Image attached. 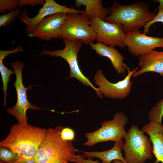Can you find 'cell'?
I'll use <instances>...</instances> for the list:
<instances>
[{
  "label": "cell",
  "instance_id": "cell-4",
  "mask_svg": "<svg viewBox=\"0 0 163 163\" xmlns=\"http://www.w3.org/2000/svg\"><path fill=\"white\" fill-rule=\"evenodd\" d=\"M123 149L126 163H145L153 158L152 146L149 138L139 127L132 125L126 132Z\"/></svg>",
  "mask_w": 163,
  "mask_h": 163
},
{
  "label": "cell",
  "instance_id": "cell-16",
  "mask_svg": "<svg viewBox=\"0 0 163 163\" xmlns=\"http://www.w3.org/2000/svg\"><path fill=\"white\" fill-rule=\"evenodd\" d=\"M141 130L149 135L151 141L152 153L156 158L153 163H163V125L150 121Z\"/></svg>",
  "mask_w": 163,
  "mask_h": 163
},
{
  "label": "cell",
  "instance_id": "cell-29",
  "mask_svg": "<svg viewBox=\"0 0 163 163\" xmlns=\"http://www.w3.org/2000/svg\"><path fill=\"white\" fill-rule=\"evenodd\" d=\"M0 163H4V162H2V161H0Z\"/></svg>",
  "mask_w": 163,
  "mask_h": 163
},
{
  "label": "cell",
  "instance_id": "cell-2",
  "mask_svg": "<svg viewBox=\"0 0 163 163\" xmlns=\"http://www.w3.org/2000/svg\"><path fill=\"white\" fill-rule=\"evenodd\" d=\"M47 129L26 124L13 126L0 147L9 149L19 157L33 159L43 142Z\"/></svg>",
  "mask_w": 163,
  "mask_h": 163
},
{
  "label": "cell",
  "instance_id": "cell-6",
  "mask_svg": "<svg viewBox=\"0 0 163 163\" xmlns=\"http://www.w3.org/2000/svg\"><path fill=\"white\" fill-rule=\"evenodd\" d=\"M128 121V118L123 112H117L112 120L102 122L98 129L86 133L87 140L83 145L93 146L102 142L122 141L126 133L125 126Z\"/></svg>",
  "mask_w": 163,
  "mask_h": 163
},
{
  "label": "cell",
  "instance_id": "cell-22",
  "mask_svg": "<svg viewBox=\"0 0 163 163\" xmlns=\"http://www.w3.org/2000/svg\"><path fill=\"white\" fill-rule=\"evenodd\" d=\"M159 2L158 7V12L156 16L151 21L147 23L143 27L144 34H147L149 31L150 27L153 24L157 22L163 23V0L156 1Z\"/></svg>",
  "mask_w": 163,
  "mask_h": 163
},
{
  "label": "cell",
  "instance_id": "cell-7",
  "mask_svg": "<svg viewBox=\"0 0 163 163\" xmlns=\"http://www.w3.org/2000/svg\"><path fill=\"white\" fill-rule=\"evenodd\" d=\"M65 44L64 48L62 50L51 51L49 50H43L39 54V56L49 55L51 56L61 57L65 59L68 63L70 68L69 77L76 78L79 82L87 86H90L96 92L97 95L103 99L102 94L99 88L93 85L82 73L79 68L77 60V55L82 43L79 40H63Z\"/></svg>",
  "mask_w": 163,
  "mask_h": 163
},
{
  "label": "cell",
  "instance_id": "cell-17",
  "mask_svg": "<svg viewBox=\"0 0 163 163\" xmlns=\"http://www.w3.org/2000/svg\"><path fill=\"white\" fill-rule=\"evenodd\" d=\"M124 142L122 141L115 142L113 147L106 151L100 152H81L83 154L85 158H91L97 157L100 159L101 163H111L115 160H119L126 163L124 158L123 157L122 150L123 149ZM91 163H100L92 161Z\"/></svg>",
  "mask_w": 163,
  "mask_h": 163
},
{
  "label": "cell",
  "instance_id": "cell-24",
  "mask_svg": "<svg viewBox=\"0 0 163 163\" xmlns=\"http://www.w3.org/2000/svg\"><path fill=\"white\" fill-rule=\"evenodd\" d=\"M18 156L11 150L4 147H0L1 161L5 163H12L16 161Z\"/></svg>",
  "mask_w": 163,
  "mask_h": 163
},
{
  "label": "cell",
  "instance_id": "cell-26",
  "mask_svg": "<svg viewBox=\"0 0 163 163\" xmlns=\"http://www.w3.org/2000/svg\"><path fill=\"white\" fill-rule=\"evenodd\" d=\"M45 2L44 0H20L18 8L25 5L34 6L35 5H43Z\"/></svg>",
  "mask_w": 163,
  "mask_h": 163
},
{
  "label": "cell",
  "instance_id": "cell-10",
  "mask_svg": "<svg viewBox=\"0 0 163 163\" xmlns=\"http://www.w3.org/2000/svg\"><path fill=\"white\" fill-rule=\"evenodd\" d=\"M90 20L96 34L97 42L107 46L124 49L126 33L121 24L107 22L97 17Z\"/></svg>",
  "mask_w": 163,
  "mask_h": 163
},
{
  "label": "cell",
  "instance_id": "cell-21",
  "mask_svg": "<svg viewBox=\"0 0 163 163\" xmlns=\"http://www.w3.org/2000/svg\"><path fill=\"white\" fill-rule=\"evenodd\" d=\"M21 12L20 8H18L15 11L0 15V27L8 26L19 15Z\"/></svg>",
  "mask_w": 163,
  "mask_h": 163
},
{
  "label": "cell",
  "instance_id": "cell-9",
  "mask_svg": "<svg viewBox=\"0 0 163 163\" xmlns=\"http://www.w3.org/2000/svg\"><path fill=\"white\" fill-rule=\"evenodd\" d=\"M138 69V67H137L131 71L129 68L127 71V75L123 79L113 83L105 77L102 70L98 69L94 76V82L99 86L101 93L105 97L113 99H122L130 93L133 84L131 78Z\"/></svg>",
  "mask_w": 163,
  "mask_h": 163
},
{
  "label": "cell",
  "instance_id": "cell-15",
  "mask_svg": "<svg viewBox=\"0 0 163 163\" xmlns=\"http://www.w3.org/2000/svg\"><path fill=\"white\" fill-rule=\"evenodd\" d=\"M89 45L91 49L100 56L108 58L118 74H124L129 68L124 62L125 59L122 54L115 47L98 42Z\"/></svg>",
  "mask_w": 163,
  "mask_h": 163
},
{
  "label": "cell",
  "instance_id": "cell-8",
  "mask_svg": "<svg viewBox=\"0 0 163 163\" xmlns=\"http://www.w3.org/2000/svg\"><path fill=\"white\" fill-rule=\"evenodd\" d=\"M14 69L16 78L13 85L15 87L17 94V101L12 108L6 109L7 112L15 117L20 124L27 123L26 112L27 110L32 109L34 110H40L42 108L37 106L33 105L27 98L26 91L28 88L24 86L22 82V70L24 64L18 60L11 63Z\"/></svg>",
  "mask_w": 163,
  "mask_h": 163
},
{
  "label": "cell",
  "instance_id": "cell-28",
  "mask_svg": "<svg viewBox=\"0 0 163 163\" xmlns=\"http://www.w3.org/2000/svg\"><path fill=\"white\" fill-rule=\"evenodd\" d=\"M113 163H125L121 160H115L113 161Z\"/></svg>",
  "mask_w": 163,
  "mask_h": 163
},
{
  "label": "cell",
  "instance_id": "cell-1",
  "mask_svg": "<svg viewBox=\"0 0 163 163\" xmlns=\"http://www.w3.org/2000/svg\"><path fill=\"white\" fill-rule=\"evenodd\" d=\"M63 128L57 126L47 129L44 140L34 158L37 163H85V157L76 154L78 150L72 142L61 138Z\"/></svg>",
  "mask_w": 163,
  "mask_h": 163
},
{
  "label": "cell",
  "instance_id": "cell-3",
  "mask_svg": "<svg viewBox=\"0 0 163 163\" xmlns=\"http://www.w3.org/2000/svg\"><path fill=\"white\" fill-rule=\"evenodd\" d=\"M109 8L110 14L104 21L109 23L121 24L125 33L140 30V28L152 20L157 14L156 12L149 11L147 4L141 2L124 5L115 1Z\"/></svg>",
  "mask_w": 163,
  "mask_h": 163
},
{
  "label": "cell",
  "instance_id": "cell-20",
  "mask_svg": "<svg viewBox=\"0 0 163 163\" xmlns=\"http://www.w3.org/2000/svg\"><path fill=\"white\" fill-rule=\"evenodd\" d=\"M163 117V98L158 101L151 108L148 114L150 121L162 124Z\"/></svg>",
  "mask_w": 163,
  "mask_h": 163
},
{
  "label": "cell",
  "instance_id": "cell-12",
  "mask_svg": "<svg viewBox=\"0 0 163 163\" xmlns=\"http://www.w3.org/2000/svg\"><path fill=\"white\" fill-rule=\"evenodd\" d=\"M124 44L132 55L139 56L155 48H163V37L148 36L140 30L129 32L126 33Z\"/></svg>",
  "mask_w": 163,
  "mask_h": 163
},
{
  "label": "cell",
  "instance_id": "cell-19",
  "mask_svg": "<svg viewBox=\"0 0 163 163\" xmlns=\"http://www.w3.org/2000/svg\"><path fill=\"white\" fill-rule=\"evenodd\" d=\"M5 58L3 56L0 55V72L3 84V90L4 93V106L6 105L7 85L9 82V77L12 74H15L14 71L8 69L3 64V61Z\"/></svg>",
  "mask_w": 163,
  "mask_h": 163
},
{
  "label": "cell",
  "instance_id": "cell-11",
  "mask_svg": "<svg viewBox=\"0 0 163 163\" xmlns=\"http://www.w3.org/2000/svg\"><path fill=\"white\" fill-rule=\"evenodd\" d=\"M85 10H78L72 8L61 5L53 0H46L42 7L38 10V14L33 17L28 16L27 10L21 12L19 19L21 23L26 24L25 31L28 36L30 34L37 25L45 17L58 13L84 14Z\"/></svg>",
  "mask_w": 163,
  "mask_h": 163
},
{
  "label": "cell",
  "instance_id": "cell-5",
  "mask_svg": "<svg viewBox=\"0 0 163 163\" xmlns=\"http://www.w3.org/2000/svg\"><path fill=\"white\" fill-rule=\"evenodd\" d=\"M96 34L89 18L84 14L67 13L63 24L59 38L79 40L85 45L96 40Z\"/></svg>",
  "mask_w": 163,
  "mask_h": 163
},
{
  "label": "cell",
  "instance_id": "cell-18",
  "mask_svg": "<svg viewBox=\"0 0 163 163\" xmlns=\"http://www.w3.org/2000/svg\"><path fill=\"white\" fill-rule=\"evenodd\" d=\"M75 5L79 8L85 7V14L90 20L97 17L103 20L110 14L109 8L104 7L101 0H75Z\"/></svg>",
  "mask_w": 163,
  "mask_h": 163
},
{
  "label": "cell",
  "instance_id": "cell-27",
  "mask_svg": "<svg viewBox=\"0 0 163 163\" xmlns=\"http://www.w3.org/2000/svg\"><path fill=\"white\" fill-rule=\"evenodd\" d=\"M12 163H37L33 159H25L19 157L18 159Z\"/></svg>",
  "mask_w": 163,
  "mask_h": 163
},
{
  "label": "cell",
  "instance_id": "cell-13",
  "mask_svg": "<svg viewBox=\"0 0 163 163\" xmlns=\"http://www.w3.org/2000/svg\"><path fill=\"white\" fill-rule=\"evenodd\" d=\"M67 16V14L58 13L45 17L28 36L46 41L59 38L61 27Z\"/></svg>",
  "mask_w": 163,
  "mask_h": 163
},
{
  "label": "cell",
  "instance_id": "cell-14",
  "mask_svg": "<svg viewBox=\"0 0 163 163\" xmlns=\"http://www.w3.org/2000/svg\"><path fill=\"white\" fill-rule=\"evenodd\" d=\"M139 65L140 69L133 74L136 77L146 72H155L163 76V51L152 50L139 56Z\"/></svg>",
  "mask_w": 163,
  "mask_h": 163
},
{
  "label": "cell",
  "instance_id": "cell-23",
  "mask_svg": "<svg viewBox=\"0 0 163 163\" xmlns=\"http://www.w3.org/2000/svg\"><path fill=\"white\" fill-rule=\"evenodd\" d=\"M20 0H0V12L5 14L7 11L10 12L16 10L19 7Z\"/></svg>",
  "mask_w": 163,
  "mask_h": 163
},
{
  "label": "cell",
  "instance_id": "cell-25",
  "mask_svg": "<svg viewBox=\"0 0 163 163\" xmlns=\"http://www.w3.org/2000/svg\"><path fill=\"white\" fill-rule=\"evenodd\" d=\"M75 136L74 131L69 128L64 127L61 132V138L64 141L73 140L74 139Z\"/></svg>",
  "mask_w": 163,
  "mask_h": 163
}]
</instances>
